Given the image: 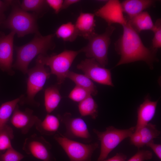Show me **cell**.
<instances>
[{
    "mask_svg": "<svg viewBox=\"0 0 161 161\" xmlns=\"http://www.w3.org/2000/svg\"><path fill=\"white\" fill-rule=\"evenodd\" d=\"M122 26L123 33L114 43L115 50L120 56L115 66L142 61L153 69L154 63L159 61L156 56L157 52L145 46L138 33L132 28L127 20Z\"/></svg>",
    "mask_w": 161,
    "mask_h": 161,
    "instance_id": "1",
    "label": "cell"
},
{
    "mask_svg": "<svg viewBox=\"0 0 161 161\" xmlns=\"http://www.w3.org/2000/svg\"><path fill=\"white\" fill-rule=\"evenodd\" d=\"M54 36L53 34L44 36L38 32L29 42L20 47H15L16 58L13 67L24 74H27L29 64L36 56L46 55L49 50L54 49Z\"/></svg>",
    "mask_w": 161,
    "mask_h": 161,
    "instance_id": "2",
    "label": "cell"
},
{
    "mask_svg": "<svg viewBox=\"0 0 161 161\" xmlns=\"http://www.w3.org/2000/svg\"><path fill=\"white\" fill-rule=\"evenodd\" d=\"M18 4V1H12V10L4 23L5 26L16 34L18 37L38 32L36 22L37 15L23 10Z\"/></svg>",
    "mask_w": 161,
    "mask_h": 161,
    "instance_id": "3",
    "label": "cell"
},
{
    "mask_svg": "<svg viewBox=\"0 0 161 161\" xmlns=\"http://www.w3.org/2000/svg\"><path fill=\"white\" fill-rule=\"evenodd\" d=\"M78 51L66 50L58 54L50 55H40L36 61L49 67L51 74L55 75L57 83H63L65 79L73 62L78 55L81 53Z\"/></svg>",
    "mask_w": 161,
    "mask_h": 161,
    "instance_id": "4",
    "label": "cell"
},
{
    "mask_svg": "<svg viewBox=\"0 0 161 161\" xmlns=\"http://www.w3.org/2000/svg\"><path fill=\"white\" fill-rule=\"evenodd\" d=\"M115 29L114 27L108 26L104 33H95L88 39V44L80 49L81 52H84L88 58L94 59L105 67L108 64V51L111 36Z\"/></svg>",
    "mask_w": 161,
    "mask_h": 161,
    "instance_id": "5",
    "label": "cell"
},
{
    "mask_svg": "<svg viewBox=\"0 0 161 161\" xmlns=\"http://www.w3.org/2000/svg\"><path fill=\"white\" fill-rule=\"evenodd\" d=\"M135 128V126H133L121 129L111 126L107 127L103 131L93 129L100 143V153L97 161H103L106 159L109 154L122 141L130 137L134 132Z\"/></svg>",
    "mask_w": 161,
    "mask_h": 161,
    "instance_id": "6",
    "label": "cell"
},
{
    "mask_svg": "<svg viewBox=\"0 0 161 161\" xmlns=\"http://www.w3.org/2000/svg\"><path fill=\"white\" fill-rule=\"evenodd\" d=\"M54 138L68 157L69 161H91L94 151L99 147L98 142L86 144L74 140L59 134Z\"/></svg>",
    "mask_w": 161,
    "mask_h": 161,
    "instance_id": "7",
    "label": "cell"
},
{
    "mask_svg": "<svg viewBox=\"0 0 161 161\" xmlns=\"http://www.w3.org/2000/svg\"><path fill=\"white\" fill-rule=\"evenodd\" d=\"M36 62L35 66L28 69L27 73V96L24 98L23 104L26 103L38 106L39 104L35 100V97L43 89L51 74L49 69L44 65L36 61Z\"/></svg>",
    "mask_w": 161,
    "mask_h": 161,
    "instance_id": "8",
    "label": "cell"
},
{
    "mask_svg": "<svg viewBox=\"0 0 161 161\" xmlns=\"http://www.w3.org/2000/svg\"><path fill=\"white\" fill-rule=\"evenodd\" d=\"M60 121L64 125L66 129L64 136L70 139H79L84 142H90L91 136L85 121L80 117H72L69 113L58 116Z\"/></svg>",
    "mask_w": 161,
    "mask_h": 161,
    "instance_id": "9",
    "label": "cell"
},
{
    "mask_svg": "<svg viewBox=\"0 0 161 161\" xmlns=\"http://www.w3.org/2000/svg\"><path fill=\"white\" fill-rule=\"evenodd\" d=\"M92 80L101 84L113 86L110 70L101 66L92 58H86L77 66Z\"/></svg>",
    "mask_w": 161,
    "mask_h": 161,
    "instance_id": "10",
    "label": "cell"
},
{
    "mask_svg": "<svg viewBox=\"0 0 161 161\" xmlns=\"http://www.w3.org/2000/svg\"><path fill=\"white\" fill-rule=\"evenodd\" d=\"M52 145L42 136L34 134L26 138L22 148L27 153L43 161H52Z\"/></svg>",
    "mask_w": 161,
    "mask_h": 161,
    "instance_id": "11",
    "label": "cell"
},
{
    "mask_svg": "<svg viewBox=\"0 0 161 161\" xmlns=\"http://www.w3.org/2000/svg\"><path fill=\"white\" fill-rule=\"evenodd\" d=\"M95 15L103 19L108 26L117 23L122 26L126 23L127 19L123 14L121 3L118 0H110L96 10Z\"/></svg>",
    "mask_w": 161,
    "mask_h": 161,
    "instance_id": "12",
    "label": "cell"
},
{
    "mask_svg": "<svg viewBox=\"0 0 161 161\" xmlns=\"http://www.w3.org/2000/svg\"><path fill=\"white\" fill-rule=\"evenodd\" d=\"M15 33L0 35V69L10 75L15 73L13 66V39Z\"/></svg>",
    "mask_w": 161,
    "mask_h": 161,
    "instance_id": "13",
    "label": "cell"
},
{
    "mask_svg": "<svg viewBox=\"0 0 161 161\" xmlns=\"http://www.w3.org/2000/svg\"><path fill=\"white\" fill-rule=\"evenodd\" d=\"M34 115L33 111L27 108L23 111L19 109L18 104L10 119V123L15 128L20 130L23 134H27L40 120Z\"/></svg>",
    "mask_w": 161,
    "mask_h": 161,
    "instance_id": "14",
    "label": "cell"
},
{
    "mask_svg": "<svg viewBox=\"0 0 161 161\" xmlns=\"http://www.w3.org/2000/svg\"><path fill=\"white\" fill-rule=\"evenodd\" d=\"M158 101H151L148 95L145 97L137 110V120L134 132H138L153 119L155 113Z\"/></svg>",
    "mask_w": 161,
    "mask_h": 161,
    "instance_id": "15",
    "label": "cell"
},
{
    "mask_svg": "<svg viewBox=\"0 0 161 161\" xmlns=\"http://www.w3.org/2000/svg\"><path fill=\"white\" fill-rule=\"evenodd\" d=\"M95 16L91 13H80L75 24L78 36L88 40L96 33Z\"/></svg>",
    "mask_w": 161,
    "mask_h": 161,
    "instance_id": "16",
    "label": "cell"
},
{
    "mask_svg": "<svg viewBox=\"0 0 161 161\" xmlns=\"http://www.w3.org/2000/svg\"><path fill=\"white\" fill-rule=\"evenodd\" d=\"M155 2L153 0H126L121 4L123 13L127 14V18H131L154 5Z\"/></svg>",
    "mask_w": 161,
    "mask_h": 161,
    "instance_id": "17",
    "label": "cell"
},
{
    "mask_svg": "<svg viewBox=\"0 0 161 161\" xmlns=\"http://www.w3.org/2000/svg\"><path fill=\"white\" fill-rule=\"evenodd\" d=\"M126 18L132 28L138 33L146 30L153 31L154 29V24L147 11H143L131 18Z\"/></svg>",
    "mask_w": 161,
    "mask_h": 161,
    "instance_id": "18",
    "label": "cell"
},
{
    "mask_svg": "<svg viewBox=\"0 0 161 161\" xmlns=\"http://www.w3.org/2000/svg\"><path fill=\"white\" fill-rule=\"evenodd\" d=\"M35 126L41 134L51 136L58 131L60 126V120L58 117L47 114L43 120L40 119Z\"/></svg>",
    "mask_w": 161,
    "mask_h": 161,
    "instance_id": "19",
    "label": "cell"
},
{
    "mask_svg": "<svg viewBox=\"0 0 161 161\" xmlns=\"http://www.w3.org/2000/svg\"><path fill=\"white\" fill-rule=\"evenodd\" d=\"M24 97L21 95L14 100L3 103L0 106V131L7 124L16 106L23 101Z\"/></svg>",
    "mask_w": 161,
    "mask_h": 161,
    "instance_id": "20",
    "label": "cell"
},
{
    "mask_svg": "<svg viewBox=\"0 0 161 161\" xmlns=\"http://www.w3.org/2000/svg\"><path fill=\"white\" fill-rule=\"evenodd\" d=\"M61 97L58 88L53 86L47 88L44 92V104L47 114H50L58 106Z\"/></svg>",
    "mask_w": 161,
    "mask_h": 161,
    "instance_id": "21",
    "label": "cell"
},
{
    "mask_svg": "<svg viewBox=\"0 0 161 161\" xmlns=\"http://www.w3.org/2000/svg\"><path fill=\"white\" fill-rule=\"evenodd\" d=\"M68 78L77 86L88 91L92 95L97 94V90L92 80L84 74H81L69 71L66 75Z\"/></svg>",
    "mask_w": 161,
    "mask_h": 161,
    "instance_id": "22",
    "label": "cell"
},
{
    "mask_svg": "<svg viewBox=\"0 0 161 161\" xmlns=\"http://www.w3.org/2000/svg\"><path fill=\"white\" fill-rule=\"evenodd\" d=\"M78 109L81 116H90L95 119L98 116V105L92 95L79 103Z\"/></svg>",
    "mask_w": 161,
    "mask_h": 161,
    "instance_id": "23",
    "label": "cell"
},
{
    "mask_svg": "<svg viewBox=\"0 0 161 161\" xmlns=\"http://www.w3.org/2000/svg\"><path fill=\"white\" fill-rule=\"evenodd\" d=\"M55 34L57 38L65 41L73 42L78 36L75 24L70 22L60 26Z\"/></svg>",
    "mask_w": 161,
    "mask_h": 161,
    "instance_id": "24",
    "label": "cell"
},
{
    "mask_svg": "<svg viewBox=\"0 0 161 161\" xmlns=\"http://www.w3.org/2000/svg\"><path fill=\"white\" fill-rule=\"evenodd\" d=\"M137 132L141 137V148L154 140V139L158 137L161 133L160 131L157 129L155 125L150 123L143 127Z\"/></svg>",
    "mask_w": 161,
    "mask_h": 161,
    "instance_id": "25",
    "label": "cell"
},
{
    "mask_svg": "<svg viewBox=\"0 0 161 161\" xmlns=\"http://www.w3.org/2000/svg\"><path fill=\"white\" fill-rule=\"evenodd\" d=\"M14 137L13 129L8 124L0 131V151L13 147L11 140Z\"/></svg>",
    "mask_w": 161,
    "mask_h": 161,
    "instance_id": "26",
    "label": "cell"
},
{
    "mask_svg": "<svg viewBox=\"0 0 161 161\" xmlns=\"http://www.w3.org/2000/svg\"><path fill=\"white\" fill-rule=\"evenodd\" d=\"M47 5H48L45 0H24L20 4L23 10L33 11L36 14L45 10Z\"/></svg>",
    "mask_w": 161,
    "mask_h": 161,
    "instance_id": "27",
    "label": "cell"
},
{
    "mask_svg": "<svg viewBox=\"0 0 161 161\" xmlns=\"http://www.w3.org/2000/svg\"><path fill=\"white\" fill-rule=\"evenodd\" d=\"M90 95H91L88 91L76 85L69 93L68 97L75 102L79 103Z\"/></svg>",
    "mask_w": 161,
    "mask_h": 161,
    "instance_id": "28",
    "label": "cell"
},
{
    "mask_svg": "<svg viewBox=\"0 0 161 161\" xmlns=\"http://www.w3.org/2000/svg\"><path fill=\"white\" fill-rule=\"evenodd\" d=\"M154 25V28L153 31L154 35L152 40V46L151 48L157 52L161 47V19L159 18L157 20Z\"/></svg>",
    "mask_w": 161,
    "mask_h": 161,
    "instance_id": "29",
    "label": "cell"
},
{
    "mask_svg": "<svg viewBox=\"0 0 161 161\" xmlns=\"http://www.w3.org/2000/svg\"><path fill=\"white\" fill-rule=\"evenodd\" d=\"M24 157L23 155L13 147L7 150L3 153L0 151V161H20Z\"/></svg>",
    "mask_w": 161,
    "mask_h": 161,
    "instance_id": "30",
    "label": "cell"
},
{
    "mask_svg": "<svg viewBox=\"0 0 161 161\" xmlns=\"http://www.w3.org/2000/svg\"><path fill=\"white\" fill-rule=\"evenodd\" d=\"M152 157L151 151L148 150H139L127 161H144L151 159Z\"/></svg>",
    "mask_w": 161,
    "mask_h": 161,
    "instance_id": "31",
    "label": "cell"
},
{
    "mask_svg": "<svg viewBox=\"0 0 161 161\" xmlns=\"http://www.w3.org/2000/svg\"><path fill=\"white\" fill-rule=\"evenodd\" d=\"M45 1L47 5L54 10L55 13H58L62 10L64 0H46Z\"/></svg>",
    "mask_w": 161,
    "mask_h": 161,
    "instance_id": "32",
    "label": "cell"
},
{
    "mask_svg": "<svg viewBox=\"0 0 161 161\" xmlns=\"http://www.w3.org/2000/svg\"><path fill=\"white\" fill-rule=\"evenodd\" d=\"M130 137L131 144L136 147L138 149L141 148V137L138 132H134Z\"/></svg>",
    "mask_w": 161,
    "mask_h": 161,
    "instance_id": "33",
    "label": "cell"
},
{
    "mask_svg": "<svg viewBox=\"0 0 161 161\" xmlns=\"http://www.w3.org/2000/svg\"><path fill=\"white\" fill-rule=\"evenodd\" d=\"M146 145L150 147L155 154L158 158L160 160H161V144H155L153 140L148 143Z\"/></svg>",
    "mask_w": 161,
    "mask_h": 161,
    "instance_id": "34",
    "label": "cell"
},
{
    "mask_svg": "<svg viewBox=\"0 0 161 161\" xmlns=\"http://www.w3.org/2000/svg\"><path fill=\"white\" fill-rule=\"evenodd\" d=\"M127 156L121 153H117L113 157L103 161H126Z\"/></svg>",
    "mask_w": 161,
    "mask_h": 161,
    "instance_id": "35",
    "label": "cell"
},
{
    "mask_svg": "<svg viewBox=\"0 0 161 161\" xmlns=\"http://www.w3.org/2000/svg\"><path fill=\"white\" fill-rule=\"evenodd\" d=\"M12 1L0 0V14L2 13L7 7L11 5Z\"/></svg>",
    "mask_w": 161,
    "mask_h": 161,
    "instance_id": "36",
    "label": "cell"
},
{
    "mask_svg": "<svg viewBox=\"0 0 161 161\" xmlns=\"http://www.w3.org/2000/svg\"><path fill=\"white\" fill-rule=\"evenodd\" d=\"M80 1L79 0H65L63 1L62 10L67 9L70 5L78 3Z\"/></svg>",
    "mask_w": 161,
    "mask_h": 161,
    "instance_id": "37",
    "label": "cell"
}]
</instances>
